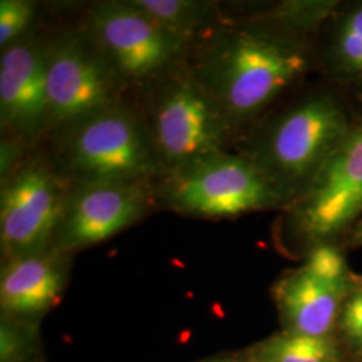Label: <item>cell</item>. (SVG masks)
I'll return each instance as SVG.
<instances>
[{"label":"cell","instance_id":"d6986e66","mask_svg":"<svg viewBox=\"0 0 362 362\" xmlns=\"http://www.w3.org/2000/svg\"><path fill=\"white\" fill-rule=\"evenodd\" d=\"M338 327L351 349L362 354V279L354 282L345 298Z\"/></svg>","mask_w":362,"mask_h":362},{"label":"cell","instance_id":"52a82bcc","mask_svg":"<svg viewBox=\"0 0 362 362\" xmlns=\"http://www.w3.org/2000/svg\"><path fill=\"white\" fill-rule=\"evenodd\" d=\"M86 31L124 85L165 77L179 66L189 43L158 25L132 0L94 4Z\"/></svg>","mask_w":362,"mask_h":362},{"label":"cell","instance_id":"5b68a950","mask_svg":"<svg viewBox=\"0 0 362 362\" xmlns=\"http://www.w3.org/2000/svg\"><path fill=\"white\" fill-rule=\"evenodd\" d=\"M163 177L158 197L165 207L187 216L235 218L285 204L250 157L226 151Z\"/></svg>","mask_w":362,"mask_h":362},{"label":"cell","instance_id":"6da1fadb","mask_svg":"<svg viewBox=\"0 0 362 362\" xmlns=\"http://www.w3.org/2000/svg\"><path fill=\"white\" fill-rule=\"evenodd\" d=\"M191 67L235 127L293 86L309 54L294 33L270 22L231 25L204 39Z\"/></svg>","mask_w":362,"mask_h":362},{"label":"cell","instance_id":"ffe728a7","mask_svg":"<svg viewBox=\"0 0 362 362\" xmlns=\"http://www.w3.org/2000/svg\"><path fill=\"white\" fill-rule=\"evenodd\" d=\"M26 141L16 139L13 136H7L6 140H1L0 146V176L1 179L6 177L8 173H11L16 168L21 161L19 157L22 155V146Z\"/></svg>","mask_w":362,"mask_h":362},{"label":"cell","instance_id":"7a4b0ae2","mask_svg":"<svg viewBox=\"0 0 362 362\" xmlns=\"http://www.w3.org/2000/svg\"><path fill=\"white\" fill-rule=\"evenodd\" d=\"M350 132L341 106L327 95L293 106L262 136L250 157L291 204L305 194Z\"/></svg>","mask_w":362,"mask_h":362},{"label":"cell","instance_id":"2e32d148","mask_svg":"<svg viewBox=\"0 0 362 362\" xmlns=\"http://www.w3.org/2000/svg\"><path fill=\"white\" fill-rule=\"evenodd\" d=\"M333 57L344 74L362 82V4L339 19L333 39Z\"/></svg>","mask_w":362,"mask_h":362},{"label":"cell","instance_id":"5bb4252c","mask_svg":"<svg viewBox=\"0 0 362 362\" xmlns=\"http://www.w3.org/2000/svg\"><path fill=\"white\" fill-rule=\"evenodd\" d=\"M134 6L153 18L158 25L185 40L214 25L216 7L209 1L197 0H132Z\"/></svg>","mask_w":362,"mask_h":362},{"label":"cell","instance_id":"e0dca14e","mask_svg":"<svg viewBox=\"0 0 362 362\" xmlns=\"http://www.w3.org/2000/svg\"><path fill=\"white\" fill-rule=\"evenodd\" d=\"M336 1H286L278 6L266 16V21L272 25L282 27L287 31L297 34L318 26L333 13Z\"/></svg>","mask_w":362,"mask_h":362},{"label":"cell","instance_id":"277c9868","mask_svg":"<svg viewBox=\"0 0 362 362\" xmlns=\"http://www.w3.org/2000/svg\"><path fill=\"white\" fill-rule=\"evenodd\" d=\"M145 121L164 175L223 152L233 128L194 69L180 65L158 79Z\"/></svg>","mask_w":362,"mask_h":362},{"label":"cell","instance_id":"9a60e30c","mask_svg":"<svg viewBox=\"0 0 362 362\" xmlns=\"http://www.w3.org/2000/svg\"><path fill=\"white\" fill-rule=\"evenodd\" d=\"M259 362H338V349L330 337H309L282 332L262 342Z\"/></svg>","mask_w":362,"mask_h":362},{"label":"cell","instance_id":"603a6c76","mask_svg":"<svg viewBox=\"0 0 362 362\" xmlns=\"http://www.w3.org/2000/svg\"><path fill=\"white\" fill-rule=\"evenodd\" d=\"M209 362H243V361H236V360H218V361H209Z\"/></svg>","mask_w":362,"mask_h":362},{"label":"cell","instance_id":"30bf717a","mask_svg":"<svg viewBox=\"0 0 362 362\" xmlns=\"http://www.w3.org/2000/svg\"><path fill=\"white\" fill-rule=\"evenodd\" d=\"M148 184H74L54 247L69 252L107 240L149 209Z\"/></svg>","mask_w":362,"mask_h":362},{"label":"cell","instance_id":"44dd1931","mask_svg":"<svg viewBox=\"0 0 362 362\" xmlns=\"http://www.w3.org/2000/svg\"><path fill=\"white\" fill-rule=\"evenodd\" d=\"M1 362H15L16 357L21 351V341L19 337L16 336V333L11 330V327L8 326H3L1 327Z\"/></svg>","mask_w":362,"mask_h":362},{"label":"cell","instance_id":"8992f818","mask_svg":"<svg viewBox=\"0 0 362 362\" xmlns=\"http://www.w3.org/2000/svg\"><path fill=\"white\" fill-rule=\"evenodd\" d=\"M124 83L85 30L46 43L49 130L58 136L121 104Z\"/></svg>","mask_w":362,"mask_h":362},{"label":"cell","instance_id":"8fae6325","mask_svg":"<svg viewBox=\"0 0 362 362\" xmlns=\"http://www.w3.org/2000/svg\"><path fill=\"white\" fill-rule=\"evenodd\" d=\"M0 122L26 143L49 130L46 43L25 37L1 50Z\"/></svg>","mask_w":362,"mask_h":362},{"label":"cell","instance_id":"ac0fdd59","mask_svg":"<svg viewBox=\"0 0 362 362\" xmlns=\"http://www.w3.org/2000/svg\"><path fill=\"white\" fill-rule=\"evenodd\" d=\"M35 15V4L28 0L0 1V47L4 50L10 45L25 38L26 31Z\"/></svg>","mask_w":362,"mask_h":362},{"label":"cell","instance_id":"3957f363","mask_svg":"<svg viewBox=\"0 0 362 362\" xmlns=\"http://www.w3.org/2000/svg\"><path fill=\"white\" fill-rule=\"evenodd\" d=\"M59 137L57 168L73 184H149L164 176L145 118L122 104Z\"/></svg>","mask_w":362,"mask_h":362},{"label":"cell","instance_id":"ba28073f","mask_svg":"<svg viewBox=\"0 0 362 362\" xmlns=\"http://www.w3.org/2000/svg\"><path fill=\"white\" fill-rule=\"evenodd\" d=\"M73 182L58 168L33 158L1 179L0 242L6 259L55 245Z\"/></svg>","mask_w":362,"mask_h":362},{"label":"cell","instance_id":"7c38bea8","mask_svg":"<svg viewBox=\"0 0 362 362\" xmlns=\"http://www.w3.org/2000/svg\"><path fill=\"white\" fill-rule=\"evenodd\" d=\"M356 279L330 275L306 262L274 286V298L285 330L309 337H330Z\"/></svg>","mask_w":362,"mask_h":362},{"label":"cell","instance_id":"4fadbf2b","mask_svg":"<svg viewBox=\"0 0 362 362\" xmlns=\"http://www.w3.org/2000/svg\"><path fill=\"white\" fill-rule=\"evenodd\" d=\"M64 251L49 250L6 259L0 276V305L15 317H35L59 300L66 282Z\"/></svg>","mask_w":362,"mask_h":362},{"label":"cell","instance_id":"9c48e42d","mask_svg":"<svg viewBox=\"0 0 362 362\" xmlns=\"http://www.w3.org/2000/svg\"><path fill=\"white\" fill-rule=\"evenodd\" d=\"M290 209L298 233L317 245L327 243L361 215L362 125L350 129Z\"/></svg>","mask_w":362,"mask_h":362},{"label":"cell","instance_id":"7402d4cb","mask_svg":"<svg viewBox=\"0 0 362 362\" xmlns=\"http://www.w3.org/2000/svg\"><path fill=\"white\" fill-rule=\"evenodd\" d=\"M353 242L357 245V246H362V220H360L354 228V233H353Z\"/></svg>","mask_w":362,"mask_h":362}]
</instances>
